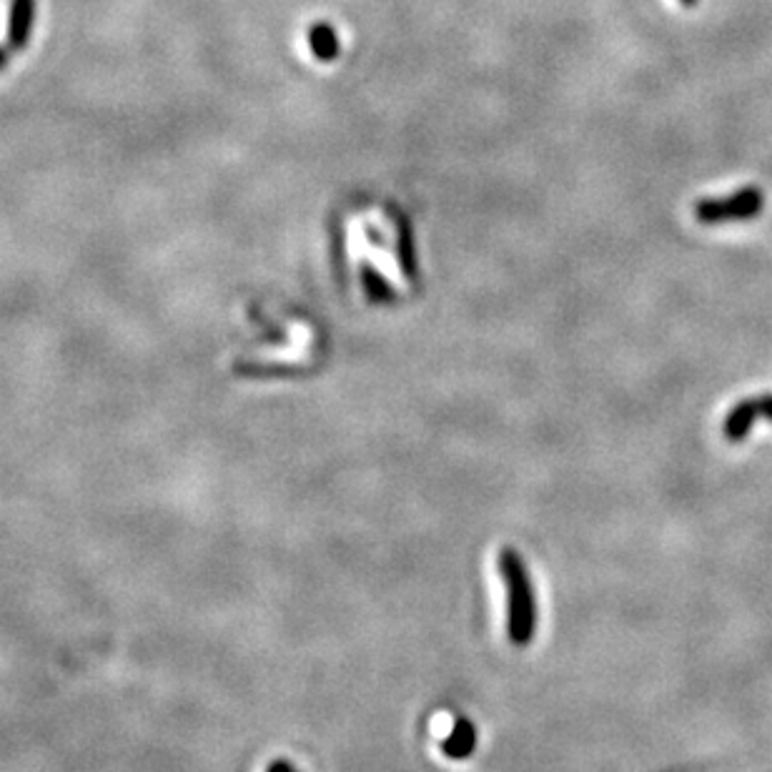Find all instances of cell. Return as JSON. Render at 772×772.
Wrapping results in <instances>:
<instances>
[{
    "mask_svg": "<svg viewBox=\"0 0 772 772\" xmlns=\"http://www.w3.org/2000/svg\"><path fill=\"white\" fill-rule=\"evenodd\" d=\"M11 56H13V53L8 51L6 46H0V71H3V68L8 66V61H11Z\"/></svg>",
    "mask_w": 772,
    "mask_h": 772,
    "instance_id": "obj_6",
    "label": "cell"
},
{
    "mask_svg": "<svg viewBox=\"0 0 772 772\" xmlns=\"http://www.w3.org/2000/svg\"><path fill=\"white\" fill-rule=\"evenodd\" d=\"M33 23H36V0H11L6 33L8 51L18 53L28 46L33 36Z\"/></svg>",
    "mask_w": 772,
    "mask_h": 772,
    "instance_id": "obj_3",
    "label": "cell"
},
{
    "mask_svg": "<svg viewBox=\"0 0 772 772\" xmlns=\"http://www.w3.org/2000/svg\"><path fill=\"white\" fill-rule=\"evenodd\" d=\"M760 417L772 422V394H760V397H750L737 402L735 407L727 412L725 422H722V437L727 442H742L747 434L752 432L755 422Z\"/></svg>",
    "mask_w": 772,
    "mask_h": 772,
    "instance_id": "obj_2",
    "label": "cell"
},
{
    "mask_svg": "<svg viewBox=\"0 0 772 772\" xmlns=\"http://www.w3.org/2000/svg\"><path fill=\"white\" fill-rule=\"evenodd\" d=\"M309 48L314 53L316 61L321 63H331L336 61L339 56V36H336L334 28L329 23H316V26L309 28Z\"/></svg>",
    "mask_w": 772,
    "mask_h": 772,
    "instance_id": "obj_4",
    "label": "cell"
},
{
    "mask_svg": "<svg viewBox=\"0 0 772 772\" xmlns=\"http://www.w3.org/2000/svg\"><path fill=\"white\" fill-rule=\"evenodd\" d=\"M361 281H364V291L371 301H379L381 304V301L397 299V291L386 284L384 276H381L376 269H371V266H366V264L361 266Z\"/></svg>",
    "mask_w": 772,
    "mask_h": 772,
    "instance_id": "obj_5",
    "label": "cell"
},
{
    "mask_svg": "<svg viewBox=\"0 0 772 772\" xmlns=\"http://www.w3.org/2000/svg\"><path fill=\"white\" fill-rule=\"evenodd\" d=\"M765 209V193L757 186H745L720 199H700L695 204V219L705 226L727 224V221L757 219Z\"/></svg>",
    "mask_w": 772,
    "mask_h": 772,
    "instance_id": "obj_1",
    "label": "cell"
},
{
    "mask_svg": "<svg viewBox=\"0 0 772 772\" xmlns=\"http://www.w3.org/2000/svg\"><path fill=\"white\" fill-rule=\"evenodd\" d=\"M680 3H682V6H685V8H695V6H697V0H680Z\"/></svg>",
    "mask_w": 772,
    "mask_h": 772,
    "instance_id": "obj_7",
    "label": "cell"
}]
</instances>
